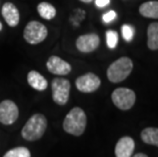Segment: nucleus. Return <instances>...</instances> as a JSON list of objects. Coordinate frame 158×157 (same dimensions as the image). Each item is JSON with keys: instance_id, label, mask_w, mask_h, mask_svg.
I'll use <instances>...</instances> for the list:
<instances>
[{"instance_id": "f257e3e1", "label": "nucleus", "mask_w": 158, "mask_h": 157, "mask_svg": "<svg viewBox=\"0 0 158 157\" xmlns=\"http://www.w3.org/2000/svg\"><path fill=\"white\" fill-rule=\"evenodd\" d=\"M87 126V116L85 111L80 107H73L66 114L63 122V129L73 136H81L85 132Z\"/></svg>"}, {"instance_id": "f03ea898", "label": "nucleus", "mask_w": 158, "mask_h": 157, "mask_svg": "<svg viewBox=\"0 0 158 157\" xmlns=\"http://www.w3.org/2000/svg\"><path fill=\"white\" fill-rule=\"evenodd\" d=\"M47 129V119L41 113H36L29 118L22 130V136L28 141H36L44 135Z\"/></svg>"}, {"instance_id": "7ed1b4c3", "label": "nucleus", "mask_w": 158, "mask_h": 157, "mask_svg": "<svg viewBox=\"0 0 158 157\" xmlns=\"http://www.w3.org/2000/svg\"><path fill=\"white\" fill-rule=\"evenodd\" d=\"M133 71V61L129 57H120L107 68V78L111 83H120Z\"/></svg>"}, {"instance_id": "20e7f679", "label": "nucleus", "mask_w": 158, "mask_h": 157, "mask_svg": "<svg viewBox=\"0 0 158 157\" xmlns=\"http://www.w3.org/2000/svg\"><path fill=\"white\" fill-rule=\"evenodd\" d=\"M48 35V30L42 23L32 21L28 23L23 31V38L29 44L37 45L43 42Z\"/></svg>"}, {"instance_id": "39448f33", "label": "nucleus", "mask_w": 158, "mask_h": 157, "mask_svg": "<svg viewBox=\"0 0 158 157\" xmlns=\"http://www.w3.org/2000/svg\"><path fill=\"white\" fill-rule=\"evenodd\" d=\"M113 104L120 110H129L136 102V94L129 88H117L112 92Z\"/></svg>"}, {"instance_id": "423d86ee", "label": "nucleus", "mask_w": 158, "mask_h": 157, "mask_svg": "<svg viewBox=\"0 0 158 157\" xmlns=\"http://www.w3.org/2000/svg\"><path fill=\"white\" fill-rule=\"evenodd\" d=\"M52 97L53 101L58 105H65L69 101L70 83L69 80L56 78L52 81Z\"/></svg>"}, {"instance_id": "0eeeda50", "label": "nucleus", "mask_w": 158, "mask_h": 157, "mask_svg": "<svg viewBox=\"0 0 158 157\" xmlns=\"http://www.w3.org/2000/svg\"><path fill=\"white\" fill-rule=\"evenodd\" d=\"M101 85V81L95 73L88 72L86 75L79 76L76 80V87L79 91L83 93L95 92Z\"/></svg>"}, {"instance_id": "6e6552de", "label": "nucleus", "mask_w": 158, "mask_h": 157, "mask_svg": "<svg viewBox=\"0 0 158 157\" xmlns=\"http://www.w3.org/2000/svg\"><path fill=\"white\" fill-rule=\"evenodd\" d=\"M19 118V108L11 100H3L0 103V122L11 125Z\"/></svg>"}, {"instance_id": "1a4fd4ad", "label": "nucleus", "mask_w": 158, "mask_h": 157, "mask_svg": "<svg viewBox=\"0 0 158 157\" xmlns=\"http://www.w3.org/2000/svg\"><path fill=\"white\" fill-rule=\"evenodd\" d=\"M100 38L95 33H89L80 36L76 41V46L79 51L83 53L93 52L99 47Z\"/></svg>"}, {"instance_id": "9d476101", "label": "nucleus", "mask_w": 158, "mask_h": 157, "mask_svg": "<svg viewBox=\"0 0 158 157\" xmlns=\"http://www.w3.org/2000/svg\"><path fill=\"white\" fill-rule=\"evenodd\" d=\"M46 66L50 72L58 76L69 75L70 71H72V66H70L69 62H66L65 60H63V59L55 55L50 56L49 59L47 60Z\"/></svg>"}, {"instance_id": "9b49d317", "label": "nucleus", "mask_w": 158, "mask_h": 157, "mask_svg": "<svg viewBox=\"0 0 158 157\" xmlns=\"http://www.w3.org/2000/svg\"><path fill=\"white\" fill-rule=\"evenodd\" d=\"M2 16L9 27H16L19 23V11L11 2H5L1 9Z\"/></svg>"}, {"instance_id": "f8f14e48", "label": "nucleus", "mask_w": 158, "mask_h": 157, "mask_svg": "<svg viewBox=\"0 0 158 157\" xmlns=\"http://www.w3.org/2000/svg\"><path fill=\"white\" fill-rule=\"evenodd\" d=\"M135 149V142L131 137H123L118 140L115 146V156L116 157H131Z\"/></svg>"}, {"instance_id": "ddd939ff", "label": "nucleus", "mask_w": 158, "mask_h": 157, "mask_svg": "<svg viewBox=\"0 0 158 157\" xmlns=\"http://www.w3.org/2000/svg\"><path fill=\"white\" fill-rule=\"evenodd\" d=\"M28 83L33 89L37 90V91H44L48 87L46 79L36 71H31L28 73Z\"/></svg>"}, {"instance_id": "4468645a", "label": "nucleus", "mask_w": 158, "mask_h": 157, "mask_svg": "<svg viewBox=\"0 0 158 157\" xmlns=\"http://www.w3.org/2000/svg\"><path fill=\"white\" fill-rule=\"evenodd\" d=\"M140 14L148 19H158V1H147L140 5Z\"/></svg>"}, {"instance_id": "2eb2a0df", "label": "nucleus", "mask_w": 158, "mask_h": 157, "mask_svg": "<svg viewBox=\"0 0 158 157\" xmlns=\"http://www.w3.org/2000/svg\"><path fill=\"white\" fill-rule=\"evenodd\" d=\"M147 46L150 50H158V23H151L148 27Z\"/></svg>"}, {"instance_id": "dca6fc26", "label": "nucleus", "mask_w": 158, "mask_h": 157, "mask_svg": "<svg viewBox=\"0 0 158 157\" xmlns=\"http://www.w3.org/2000/svg\"><path fill=\"white\" fill-rule=\"evenodd\" d=\"M37 11L42 19L50 21L56 16V8L48 2H41L37 6Z\"/></svg>"}, {"instance_id": "f3484780", "label": "nucleus", "mask_w": 158, "mask_h": 157, "mask_svg": "<svg viewBox=\"0 0 158 157\" xmlns=\"http://www.w3.org/2000/svg\"><path fill=\"white\" fill-rule=\"evenodd\" d=\"M143 142L158 147V128H146L141 133Z\"/></svg>"}, {"instance_id": "a211bd4d", "label": "nucleus", "mask_w": 158, "mask_h": 157, "mask_svg": "<svg viewBox=\"0 0 158 157\" xmlns=\"http://www.w3.org/2000/svg\"><path fill=\"white\" fill-rule=\"evenodd\" d=\"M3 157H31V152L26 147H16L6 152Z\"/></svg>"}, {"instance_id": "6ab92c4d", "label": "nucleus", "mask_w": 158, "mask_h": 157, "mask_svg": "<svg viewBox=\"0 0 158 157\" xmlns=\"http://www.w3.org/2000/svg\"><path fill=\"white\" fill-rule=\"evenodd\" d=\"M118 43V35L113 30L106 31V44L109 49H114Z\"/></svg>"}, {"instance_id": "aec40b11", "label": "nucleus", "mask_w": 158, "mask_h": 157, "mask_svg": "<svg viewBox=\"0 0 158 157\" xmlns=\"http://www.w3.org/2000/svg\"><path fill=\"white\" fill-rule=\"evenodd\" d=\"M122 34L127 42H131L134 38V28L130 25H123L122 27Z\"/></svg>"}, {"instance_id": "412c9836", "label": "nucleus", "mask_w": 158, "mask_h": 157, "mask_svg": "<svg viewBox=\"0 0 158 157\" xmlns=\"http://www.w3.org/2000/svg\"><path fill=\"white\" fill-rule=\"evenodd\" d=\"M116 18V12L114 11V10H110L108 12H106V13H104L103 14V22L104 23H106V24H108V23H111L112 21H114Z\"/></svg>"}, {"instance_id": "4be33fe9", "label": "nucleus", "mask_w": 158, "mask_h": 157, "mask_svg": "<svg viewBox=\"0 0 158 157\" xmlns=\"http://www.w3.org/2000/svg\"><path fill=\"white\" fill-rule=\"evenodd\" d=\"M110 0H95V4L97 7L99 8H102V7H105L109 4Z\"/></svg>"}, {"instance_id": "5701e85b", "label": "nucleus", "mask_w": 158, "mask_h": 157, "mask_svg": "<svg viewBox=\"0 0 158 157\" xmlns=\"http://www.w3.org/2000/svg\"><path fill=\"white\" fill-rule=\"evenodd\" d=\"M133 157H148L146 154H144V153H138V154L134 155Z\"/></svg>"}, {"instance_id": "b1692460", "label": "nucleus", "mask_w": 158, "mask_h": 157, "mask_svg": "<svg viewBox=\"0 0 158 157\" xmlns=\"http://www.w3.org/2000/svg\"><path fill=\"white\" fill-rule=\"evenodd\" d=\"M80 1H82L84 3H90V2H92L93 0H80Z\"/></svg>"}, {"instance_id": "393cba45", "label": "nucleus", "mask_w": 158, "mask_h": 157, "mask_svg": "<svg viewBox=\"0 0 158 157\" xmlns=\"http://www.w3.org/2000/svg\"><path fill=\"white\" fill-rule=\"evenodd\" d=\"M1 30H2V24L0 23V31H1Z\"/></svg>"}]
</instances>
